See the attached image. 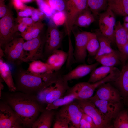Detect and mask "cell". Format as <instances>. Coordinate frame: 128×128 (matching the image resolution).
Segmentation results:
<instances>
[{
    "label": "cell",
    "mask_w": 128,
    "mask_h": 128,
    "mask_svg": "<svg viewBox=\"0 0 128 128\" xmlns=\"http://www.w3.org/2000/svg\"><path fill=\"white\" fill-rule=\"evenodd\" d=\"M0 99L18 114L25 128H32L40 113L44 109L36 95L9 91L2 92Z\"/></svg>",
    "instance_id": "1"
},
{
    "label": "cell",
    "mask_w": 128,
    "mask_h": 128,
    "mask_svg": "<svg viewBox=\"0 0 128 128\" xmlns=\"http://www.w3.org/2000/svg\"><path fill=\"white\" fill-rule=\"evenodd\" d=\"M59 71L37 75L27 70L20 69L14 76L16 91L37 95L45 88L58 81L62 75Z\"/></svg>",
    "instance_id": "2"
},
{
    "label": "cell",
    "mask_w": 128,
    "mask_h": 128,
    "mask_svg": "<svg viewBox=\"0 0 128 128\" xmlns=\"http://www.w3.org/2000/svg\"><path fill=\"white\" fill-rule=\"evenodd\" d=\"M69 87L68 82L63 79L62 75L56 82L45 88L37 96L41 104L47 105L63 97Z\"/></svg>",
    "instance_id": "3"
},
{
    "label": "cell",
    "mask_w": 128,
    "mask_h": 128,
    "mask_svg": "<svg viewBox=\"0 0 128 128\" xmlns=\"http://www.w3.org/2000/svg\"><path fill=\"white\" fill-rule=\"evenodd\" d=\"M83 112L93 119L96 128H113L112 120L107 117L89 99H76Z\"/></svg>",
    "instance_id": "4"
},
{
    "label": "cell",
    "mask_w": 128,
    "mask_h": 128,
    "mask_svg": "<svg viewBox=\"0 0 128 128\" xmlns=\"http://www.w3.org/2000/svg\"><path fill=\"white\" fill-rule=\"evenodd\" d=\"M45 35L40 34L37 37L24 42V56L22 62H32L44 58V48Z\"/></svg>",
    "instance_id": "5"
},
{
    "label": "cell",
    "mask_w": 128,
    "mask_h": 128,
    "mask_svg": "<svg viewBox=\"0 0 128 128\" xmlns=\"http://www.w3.org/2000/svg\"><path fill=\"white\" fill-rule=\"evenodd\" d=\"M75 100L61 106L55 113V116L68 122L70 125L69 128H80V122L83 112Z\"/></svg>",
    "instance_id": "6"
},
{
    "label": "cell",
    "mask_w": 128,
    "mask_h": 128,
    "mask_svg": "<svg viewBox=\"0 0 128 128\" xmlns=\"http://www.w3.org/2000/svg\"><path fill=\"white\" fill-rule=\"evenodd\" d=\"M63 33L55 24L48 26L45 34L44 48L45 57H48L54 51L61 46Z\"/></svg>",
    "instance_id": "7"
},
{
    "label": "cell",
    "mask_w": 128,
    "mask_h": 128,
    "mask_svg": "<svg viewBox=\"0 0 128 128\" xmlns=\"http://www.w3.org/2000/svg\"><path fill=\"white\" fill-rule=\"evenodd\" d=\"M18 31L11 11L0 20V47L4 48L7 44L16 37L15 35Z\"/></svg>",
    "instance_id": "8"
},
{
    "label": "cell",
    "mask_w": 128,
    "mask_h": 128,
    "mask_svg": "<svg viewBox=\"0 0 128 128\" xmlns=\"http://www.w3.org/2000/svg\"><path fill=\"white\" fill-rule=\"evenodd\" d=\"M0 128H24L18 114L9 105L2 101L0 103Z\"/></svg>",
    "instance_id": "9"
},
{
    "label": "cell",
    "mask_w": 128,
    "mask_h": 128,
    "mask_svg": "<svg viewBox=\"0 0 128 128\" xmlns=\"http://www.w3.org/2000/svg\"><path fill=\"white\" fill-rule=\"evenodd\" d=\"M114 14L107 8L99 15V25L101 33L112 43L115 42V30L116 20Z\"/></svg>",
    "instance_id": "10"
},
{
    "label": "cell",
    "mask_w": 128,
    "mask_h": 128,
    "mask_svg": "<svg viewBox=\"0 0 128 128\" xmlns=\"http://www.w3.org/2000/svg\"><path fill=\"white\" fill-rule=\"evenodd\" d=\"M75 47L73 55L75 62L85 64L87 43L93 33L85 31L74 33Z\"/></svg>",
    "instance_id": "11"
},
{
    "label": "cell",
    "mask_w": 128,
    "mask_h": 128,
    "mask_svg": "<svg viewBox=\"0 0 128 128\" xmlns=\"http://www.w3.org/2000/svg\"><path fill=\"white\" fill-rule=\"evenodd\" d=\"M24 42L22 37H16L6 45L3 52L8 61L12 63L18 60L22 61Z\"/></svg>",
    "instance_id": "12"
},
{
    "label": "cell",
    "mask_w": 128,
    "mask_h": 128,
    "mask_svg": "<svg viewBox=\"0 0 128 128\" xmlns=\"http://www.w3.org/2000/svg\"><path fill=\"white\" fill-rule=\"evenodd\" d=\"M89 99L104 114L112 120L121 110V102H115L101 100L94 96Z\"/></svg>",
    "instance_id": "13"
},
{
    "label": "cell",
    "mask_w": 128,
    "mask_h": 128,
    "mask_svg": "<svg viewBox=\"0 0 128 128\" xmlns=\"http://www.w3.org/2000/svg\"><path fill=\"white\" fill-rule=\"evenodd\" d=\"M94 96L100 99L115 102H121L123 99L119 90L109 82L100 86Z\"/></svg>",
    "instance_id": "14"
},
{
    "label": "cell",
    "mask_w": 128,
    "mask_h": 128,
    "mask_svg": "<svg viewBox=\"0 0 128 128\" xmlns=\"http://www.w3.org/2000/svg\"><path fill=\"white\" fill-rule=\"evenodd\" d=\"M94 91L91 87V83L82 82L70 87L65 95L73 94L76 96L77 99H86L92 96Z\"/></svg>",
    "instance_id": "15"
},
{
    "label": "cell",
    "mask_w": 128,
    "mask_h": 128,
    "mask_svg": "<svg viewBox=\"0 0 128 128\" xmlns=\"http://www.w3.org/2000/svg\"><path fill=\"white\" fill-rule=\"evenodd\" d=\"M100 64L98 62L90 64H85L78 66L67 73L62 75L63 79L67 81L83 77L91 73Z\"/></svg>",
    "instance_id": "16"
},
{
    "label": "cell",
    "mask_w": 128,
    "mask_h": 128,
    "mask_svg": "<svg viewBox=\"0 0 128 128\" xmlns=\"http://www.w3.org/2000/svg\"><path fill=\"white\" fill-rule=\"evenodd\" d=\"M113 82L123 98L126 99L128 96V59L123 65L119 76Z\"/></svg>",
    "instance_id": "17"
},
{
    "label": "cell",
    "mask_w": 128,
    "mask_h": 128,
    "mask_svg": "<svg viewBox=\"0 0 128 128\" xmlns=\"http://www.w3.org/2000/svg\"><path fill=\"white\" fill-rule=\"evenodd\" d=\"M68 57L67 53L57 49L48 57L46 63L54 71H58L67 61Z\"/></svg>",
    "instance_id": "18"
},
{
    "label": "cell",
    "mask_w": 128,
    "mask_h": 128,
    "mask_svg": "<svg viewBox=\"0 0 128 128\" xmlns=\"http://www.w3.org/2000/svg\"><path fill=\"white\" fill-rule=\"evenodd\" d=\"M128 29L123 26L120 21L116 22L115 30V42L119 50L120 56L122 54L124 47L128 43Z\"/></svg>",
    "instance_id": "19"
},
{
    "label": "cell",
    "mask_w": 128,
    "mask_h": 128,
    "mask_svg": "<svg viewBox=\"0 0 128 128\" xmlns=\"http://www.w3.org/2000/svg\"><path fill=\"white\" fill-rule=\"evenodd\" d=\"M55 113L53 110H49L45 108L34 122L32 128H50Z\"/></svg>",
    "instance_id": "20"
},
{
    "label": "cell",
    "mask_w": 128,
    "mask_h": 128,
    "mask_svg": "<svg viewBox=\"0 0 128 128\" xmlns=\"http://www.w3.org/2000/svg\"><path fill=\"white\" fill-rule=\"evenodd\" d=\"M2 58H0V74L1 78L7 86L9 91L15 92L16 88L9 66Z\"/></svg>",
    "instance_id": "21"
},
{
    "label": "cell",
    "mask_w": 128,
    "mask_h": 128,
    "mask_svg": "<svg viewBox=\"0 0 128 128\" xmlns=\"http://www.w3.org/2000/svg\"><path fill=\"white\" fill-rule=\"evenodd\" d=\"M107 8L117 15L128 16V0H108Z\"/></svg>",
    "instance_id": "22"
},
{
    "label": "cell",
    "mask_w": 128,
    "mask_h": 128,
    "mask_svg": "<svg viewBox=\"0 0 128 128\" xmlns=\"http://www.w3.org/2000/svg\"><path fill=\"white\" fill-rule=\"evenodd\" d=\"M44 26L41 21L36 22L31 26L28 27L27 30L21 33L22 37L27 41L37 37L42 32Z\"/></svg>",
    "instance_id": "23"
},
{
    "label": "cell",
    "mask_w": 128,
    "mask_h": 128,
    "mask_svg": "<svg viewBox=\"0 0 128 128\" xmlns=\"http://www.w3.org/2000/svg\"><path fill=\"white\" fill-rule=\"evenodd\" d=\"M95 60L102 65L110 67H115L120 61L119 53H117L115 51L112 53L101 55Z\"/></svg>",
    "instance_id": "24"
},
{
    "label": "cell",
    "mask_w": 128,
    "mask_h": 128,
    "mask_svg": "<svg viewBox=\"0 0 128 128\" xmlns=\"http://www.w3.org/2000/svg\"><path fill=\"white\" fill-rule=\"evenodd\" d=\"M115 67L102 65L96 67L91 73L89 78L87 82L90 83H94L102 79L108 75Z\"/></svg>",
    "instance_id": "25"
},
{
    "label": "cell",
    "mask_w": 128,
    "mask_h": 128,
    "mask_svg": "<svg viewBox=\"0 0 128 128\" xmlns=\"http://www.w3.org/2000/svg\"><path fill=\"white\" fill-rule=\"evenodd\" d=\"M95 21L94 16L88 8L79 15L75 22L74 26L85 27L89 26Z\"/></svg>",
    "instance_id": "26"
},
{
    "label": "cell",
    "mask_w": 128,
    "mask_h": 128,
    "mask_svg": "<svg viewBox=\"0 0 128 128\" xmlns=\"http://www.w3.org/2000/svg\"><path fill=\"white\" fill-rule=\"evenodd\" d=\"M99 44L98 51L94 57L95 59L102 55L112 53L115 51L112 48L110 41L101 33H96Z\"/></svg>",
    "instance_id": "27"
},
{
    "label": "cell",
    "mask_w": 128,
    "mask_h": 128,
    "mask_svg": "<svg viewBox=\"0 0 128 128\" xmlns=\"http://www.w3.org/2000/svg\"><path fill=\"white\" fill-rule=\"evenodd\" d=\"M27 70L32 74L37 75L54 72L46 62L38 60L31 62Z\"/></svg>",
    "instance_id": "28"
},
{
    "label": "cell",
    "mask_w": 128,
    "mask_h": 128,
    "mask_svg": "<svg viewBox=\"0 0 128 128\" xmlns=\"http://www.w3.org/2000/svg\"><path fill=\"white\" fill-rule=\"evenodd\" d=\"M76 99V96L73 94L66 95L47 104L45 108L49 110L57 109L60 107H61L73 101Z\"/></svg>",
    "instance_id": "29"
},
{
    "label": "cell",
    "mask_w": 128,
    "mask_h": 128,
    "mask_svg": "<svg viewBox=\"0 0 128 128\" xmlns=\"http://www.w3.org/2000/svg\"><path fill=\"white\" fill-rule=\"evenodd\" d=\"M113 128H128V110H121L113 119Z\"/></svg>",
    "instance_id": "30"
},
{
    "label": "cell",
    "mask_w": 128,
    "mask_h": 128,
    "mask_svg": "<svg viewBox=\"0 0 128 128\" xmlns=\"http://www.w3.org/2000/svg\"><path fill=\"white\" fill-rule=\"evenodd\" d=\"M88 7L94 16L107 6V0H87Z\"/></svg>",
    "instance_id": "31"
},
{
    "label": "cell",
    "mask_w": 128,
    "mask_h": 128,
    "mask_svg": "<svg viewBox=\"0 0 128 128\" xmlns=\"http://www.w3.org/2000/svg\"><path fill=\"white\" fill-rule=\"evenodd\" d=\"M99 48V44L96 33H93L87 43L86 49L89 55L95 56L97 53Z\"/></svg>",
    "instance_id": "32"
},
{
    "label": "cell",
    "mask_w": 128,
    "mask_h": 128,
    "mask_svg": "<svg viewBox=\"0 0 128 128\" xmlns=\"http://www.w3.org/2000/svg\"><path fill=\"white\" fill-rule=\"evenodd\" d=\"M52 9L56 11L65 12L66 7V0H44Z\"/></svg>",
    "instance_id": "33"
},
{
    "label": "cell",
    "mask_w": 128,
    "mask_h": 128,
    "mask_svg": "<svg viewBox=\"0 0 128 128\" xmlns=\"http://www.w3.org/2000/svg\"><path fill=\"white\" fill-rule=\"evenodd\" d=\"M38 6L39 9L46 16L52 17L55 10L51 8L44 0H35Z\"/></svg>",
    "instance_id": "34"
},
{
    "label": "cell",
    "mask_w": 128,
    "mask_h": 128,
    "mask_svg": "<svg viewBox=\"0 0 128 128\" xmlns=\"http://www.w3.org/2000/svg\"><path fill=\"white\" fill-rule=\"evenodd\" d=\"M54 24L57 26L64 24L66 20V15L64 12L57 11L52 16Z\"/></svg>",
    "instance_id": "35"
},
{
    "label": "cell",
    "mask_w": 128,
    "mask_h": 128,
    "mask_svg": "<svg viewBox=\"0 0 128 128\" xmlns=\"http://www.w3.org/2000/svg\"><path fill=\"white\" fill-rule=\"evenodd\" d=\"M69 124L66 120L62 119L55 117V122L53 128H68Z\"/></svg>",
    "instance_id": "36"
},
{
    "label": "cell",
    "mask_w": 128,
    "mask_h": 128,
    "mask_svg": "<svg viewBox=\"0 0 128 128\" xmlns=\"http://www.w3.org/2000/svg\"><path fill=\"white\" fill-rule=\"evenodd\" d=\"M44 15H45L39 9L34 8L31 16L32 20L36 22L41 21Z\"/></svg>",
    "instance_id": "37"
},
{
    "label": "cell",
    "mask_w": 128,
    "mask_h": 128,
    "mask_svg": "<svg viewBox=\"0 0 128 128\" xmlns=\"http://www.w3.org/2000/svg\"><path fill=\"white\" fill-rule=\"evenodd\" d=\"M67 3L73 7L85 6L87 5V0H66Z\"/></svg>",
    "instance_id": "38"
},
{
    "label": "cell",
    "mask_w": 128,
    "mask_h": 128,
    "mask_svg": "<svg viewBox=\"0 0 128 128\" xmlns=\"http://www.w3.org/2000/svg\"><path fill=\"white\" fill-rule=\"evenodd\" d=\"M11 0L12 5L18 11L24 10L27 6L21 0Z\"/></svg>",
    "instance_id": "39"
},
{
    "label": "cell",
    "mask_w": 128,
    "mask_h": 128,
    "mask_svg": "<svg viewBox=\"0 0 128 128\" xmlns=\"http://www.w3.org/2000/svg\"><path fill=\"white\" fill-rule=\"evenodd\" d=\"M34 8L27 6L25 9L17 12L18 17H28L31 16Z\"/></svg>",
    "instance_id": "40"
},
{
    "label": "cell",
    "mask_w": 128,
    "mask_h": 128,
    "mask_svg": "<svg viewBox=\"0 0 128 128\" xmlns=\"http://www.w3.org/2000/svg\"><path fill=\"white\" fill-rule=\"evenodd\" d=\"M11 11V8H9L6 5L4 2H0V18L6 16Z\"/></svg>",
    "instance_id": "41"
},
{
    "label": "cell",
    "mask_w": 128,
    "mask_h": 128,
    "mask_svg": "<svg viewBox=\"0 0 128 128\" xmlns=\"http://www.w3.org/2000/svg\"><path fill=\"white\" fill-rule=\"evenodd\" d=\"M17 20L18 22L19 23L22 22L29 27L31 26L35 23L31 18L28 17H17Z\"/></svg>",
    "instance_id": "42"
},
{
    "label": "cell",
    "mask_w": 128,
    "mask_h": 128,
    "mask_svg": "<svg viewBox=\"0 0 128 128\" xmlns=\"http://www.w3.org/2000/svg\"><path fill=\"white\" fill-rule=\"evenodd\" d=\"M128 59V42L125 46L122 54L120 56V62L123 65Z\"/></svg>",
    "instance_id": "43"
},
{
    "label": "cell",
    "mask_w": 128,
    "mask_h": 128,
    "mask_svg": "<svg viewBox=\"0 0 128 128\" xmlns=\"http://www.w3.org/2000/svg\"><path fill=\"white\" fill-rule=\"evenodd\" d=\"M80 128H96L95 126L93 125L81 118L80 123Z\"/></svg>",
    "instance_id": "44"
},
{
    "label": "cell",
    "mask_w": 128,
    "mask_h": 128,
    "mask_svg": "<svg viewBox=\"0 0 128 128\" xmlns=\"http://www.w3.org/2000/svg\"><path fill=\"white\" fill-rule=\"evenodd\" d=\"M82 118H83L91 124L95 126L93 119L88 115L83 112L82 113Z\"/></svg>",
    "instance_id": "45"
},
{
    "label": "cell",
    "mask_w": 128,
    "mask_h": 128,
    "mask_svg": "<svg viewBox=\"0 0 128 128\" xmlns=\"http://www.w3.org/2000/svg\"><path fill=\"white\" fill-rule=\"evenodd\" d=\"M28 27L27 25L22 22L19 23V24L17 25L18 30L21 33L25 31Z\"/></svg>",
    "instance_id": "46"
},
{
    "label": "cell",
    "mask_w": 128,
    "mask_h": 128,
    "mask_svg": "<svg viewBox=\"0 0 128 128\" xmlns=\"http://www.w3.org/2000/svg\"><path fill=\"white\" fill-rule=\"evenodd\" d=\"M0 98H1V94L2 93V90L3 89V86L1 83V79H0Z\"/></svg>",
    "instance_id": "47"
},
{
    "label": "cell",
    "mask_w": 128,
    "mask_h": 128,
    "mask_svg": "<svg viewBox=\"0 0 128 128\" xmlns=\"http://www.w3.org/2000/svg\"><path fill=\"white\" fill-rule=\"evenodd\" d=\"M24 3L31 2L34 1L35 0H21Z\"/></svg>",
    "instance_id": "48"
},
{
    "label": "cell",
    "mask_w": 128,
    "mask_h": 128,
    "mask_svg": "<svg viewBox=\"0 0 128 128\" xmlns=\"http://www.w3.org/2000/svg\"><path fill=\"white\" fill-rule=\"evenodd\" d=\"M125 17L124 19L125 22H128V16H127Z\"/></svg>",
    "instance_id": "49"
},
{
    "label": "cell",
    "mask_w": 128,
    "mask_h": 128,
    "mask_svg": "<svg viewBox=\"0 0 128 128\" xmlns=\"http://www.w3.org/2000/svg\"><path fill=\"white\" fill-rule=\"evenodd\" d=\"M124 26L128 29V22H127V23H125Z\"/></svg>",
    "instance_id": "50"
},
{
    "label": "cell",
    "mask_w": 128,
    "mask_h": 128,
    "mask_svg": "<svg viewBox=\"0 0 128 128\" xmlns=\"http://www.w3.org/2000/svg\"><path fill=\"white\" fill-rule=\"evenodd\" d=\"M126 99L127 100V105H128V96L127 98Z\"/></svg>",
    "instance_id": "51"
},
{
    "label": "cell",
    "mask_w": 128,
    "mask_h": 128,
    "mask_svg": "<svg viewBox=\"0 0 128 128\" xmlns=\"http://www.w3.org/2000/svg\"><path fill=\"white\" fill-rule=\"evenodd\" d=\"M5 0H0V2H4Z\"/></svg>",
    "instance_id": "52"
},
{
    "label": "cell",
    "mask_w": 128,
    "mask_h": 128,
    "mask_svg": "<svg viewBox=\"0 0 128 128\" xmlns=\"http://www.w3.org/2000/svg\"><path fill=\"white\" fill-rule=\"evenodd\" d=\"M127 39L128 41V33L127 36Z\"/></svg>",
    "instance_id": "53"
},
{
    "label": "cell",
    "mask_w": 128,
    "mask_h": 128,
    "mask_svg": "<svg viewBox=\"0 0 128 128\" xmlns=\"http://www.w3.org/2000/svg\"></svg>",
    "instance_id": "54"
}]
</instances>
